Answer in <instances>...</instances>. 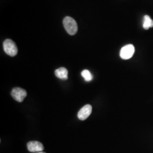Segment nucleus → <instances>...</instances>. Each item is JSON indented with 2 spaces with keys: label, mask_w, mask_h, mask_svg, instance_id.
Listing matches in <instances>:
<instances>
[{
  "label": "nucleus",
  "mask_w": 153,
  "mask_h": 153,
  "mask_svg": "<svg viewBox=\"0 0 153 153\" xmlns=\"http://www.w3.org/2000/svg\"><path fill=\"white\" fill-rule=\"evenodd\" d=\"M64 28L69 35H74L78 31V25L76 21L71 16H66L63 20Z\"/></svg>",
  "instance_id": "nucleus-1"
},
{
  "label": "nucleus",
  "mask_w": 153,
  "mask_h": 153,
  "mask_svg": "<svg viewBox=\"0 0 153 153\" xmlns=\"http://www.w3.org/2000/svg\"><path fill=\"white\" fill-rule=\"evenodd\" d=\"M135 52L134 47L132 44H128L121 49L120 56L123 60L131 59Z\"/></svg>",
  "instance_id": "nucleus-3"
},
{
  "label": "nucleus",
  "mask_w": 153,
  "mask_h": 153,
  "mask_svg": "<svg viewBox=\"0 0 153 153\" xmlns=\"http://www.w3.org/2000/svg\"><path fill=\"white\" fill-rule=\"evenodd\" d=\"M4 49L7 55L14 57L18 53V48L16 43L11 39H6L3 44Z\"/></svg>",
  "instance_id": "nucleus-2"
},
{
  "label": "nucleus",
  "mask_w": 153,
  "mask_h": 153,
  "mask_svg": "<svg viewBox=\"0 0 153 153\" xmlns=\"http://www.w3.org/2000/svg\"><path fill=\"white\" fill-rule=\"evenodd\" d=\"M92 107L90 104H86L80 109L78 113V117L81 120H86L91 114Z\"/></svg>",
  "instance_id": "nucleus-5"
},
{
  "label": "nucleus",
  "mask_w": 153,
  "mask_h": 153,
  "mask_svg": "<svg viewBox=\"0 0 153 153\" xmlns=\"http://www.w3.org/2000/svg\"><path fill=\"white\" fill-rule=\"evenodd\" d=\"M55 76L57 78L63 79V80H66L68 79V71L65 68L61 67L55 71Z\"/></svg>",
  "instance_id": "nucleus-7"
},
{
  "label": "nucleus",
  "mask_w": 153,
  "mask_h": 153,
  "mask_svg": "<svg viewBox=\"0 0 153 153\" xmlns=\"http://www.w3.org/2000/svg\"><path fill=\"white\" fill-rule=\"evenodd\" d=\"M27 149L30 152H40L44 150L43 145L41 142L32 141L27 143Z\"/></svg>",
  "instance_id": "nucleus-6"
},
{
  "label": "nucleus",
  "mask_w": 153,
  "mask_h": 153,
  "mask_svg": "<svg viewBox=\"0 0 153 153\" xmlns=\"http://www.w3.org/2000/svg\"><path fill=\"white\" fill-rule=\"evenodd\" d=\"M46 153L44 152H37V153Z\"/></svg>",
  "instance_id": "nucleus-10"
},
{
  "label": "nucleus",
  "mask_w": 153,
  "mask_h": 153,
  "mask_svg": "<svg viewBox=\"0 0 153 153\" xmlns=\"http://www.w3.org/2000/svg\"><path fill=\"white\" fill-rule=\"evenodd\" d=\"M82 76L84 78L85 80L87 82L91 81L93 79V75L91 74V73L88 70H84L81 73Z\"/></svg>",
  "instance_id": "nucleus-9"
},
{
  "label": "nucleus",
  "mask_w": 153,
  "mask_h": 153,
  "mask_svg": "<svg viewBox=\"0 0 153 153\" xmlns=\"http://www.w3.org/2000/svg\"><path fill=\"white\" fill-rule=\"evenodd\" d=\"M11 96L16 101L22 102L27 96V92L22 88H14L11 93Z\"/></svg>",
  "instance_id": "nucleus-4"
},
{
  "label": "nucleus",
  "mask_w": 153,
  "mask_h": 153,
  "mask_svg": "<svg viewBox=\"0 0 153 153\" xmlns=\"http://www.w3.org/2000/svg\"><path fill=\"white\" fill-rule=\"evenodd\" d=\"M143 27L145 30H149V28L153 27V21L148 15H146L143 17Z\"/></svg>",
  "instance_id": "nucleus-8"
}]
</instances>
